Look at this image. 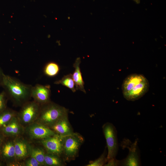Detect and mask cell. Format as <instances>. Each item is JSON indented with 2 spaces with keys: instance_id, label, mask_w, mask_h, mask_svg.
<instances>
[{
  "instance_id": "cell-1",
  "label": "cell",
  "mask_w": 166,
  "mask_h": 166,
  "mask_svg": "<svg viewBox=\"0 0 166 166\" xmlns=\"http://www.w3.org/2000/svg\"><path fill=\"white\" fill-rule=\"evenodd\" d=\"M1 85L7 96L16 105L22 106L31 98V85L24 83L16 78L4 73Z\"/></svg>"
},
{
  "instance_id": "cell-2",
  "label": "cell",
  "mask_w": 166,
  "mask_h": 166,
  "mask_svg": "<svg viewBox=\"0 0 166 166\" xmlns=\"http://www.w3.org/2000/svg\"><path fill=\"white\" fill-rule=\"evenodd\" d=\"M149 88L148 81L143 75L132 74L125 79L122 89L124 98L133 101L143 96L148 92Z\"/></svg>"
},
{
  "instance_id": "cell-3",
  "label": "cell",
  "mask_w": 166,
  "mask_h": 166,
  "mask_svg": "<svg viewBox=\"0 0 166 166\" xmlns=\"http://www.w3.org/2000/svg\"><path fill=\"white\" fill-rule=\"evenodd\" d=\"M68 110L64 107L51 101L41 105L36 122L49 128L63 117L68 115Z\"/></svg>"
},
{
  "instance_id": "cell-4",
  "label": "cell",
  "mask_w": 166,
  "mask_h": 166,
  "mask_svg": "<svg viewBox=\"0 0 166 166\" xmlns=\"http://www.w3.org/2000/svg\"><path fill=\"white\" fill-rule=\"evenodd\" d=\"M62 137L63 159L67 162L73 160L78 156L84 138L79 133L74 132Z\"/></svg>"
},
{
  "instance_id": "cell-5",
  "label": "cell",
  "mask_w": 166,
  "mask_h": 166,
  "mask_svg": "<svg viewBox=\"0 0 166 166\" xmlns=\"http://www.w3.org/2000/svg\"><path fill=\"white\" fill-rule=\"evenodd\" d=\"M41 105L34 101H28L22 106L17 117L21 125L27 126L34 122L38 116Z\"/></svg>"
},
{
  "instance_id": "cell-6",
  "label": "cell",
  "mask_w": 166,
  "mask_h": 166,
  "mask_svg": "<svg viewBox=\"0 0 166 166\" xmlns=\"http://www.w3.org/2000/svg\"><path fill=\"white\" fill-rule=\"evenodd\" d=\"M103 133L106 140L108 149L107 155V161L116 158L118 150L117 132L114 125L107 122L102 126Z\"/></svg>"
},
{
  "instance_id": "cell-7",
  "label": "cell",
  "mask_w": 166,
  "mask_h": 166,
  "mask_svg": "<svg viewBox=\"0 0 166 166\" xmlns=\"http://www.w3.org/2000/svg\"><path fill=\"white\" fill-rule=\"evenodd\" d=\"M41 142L47 153L60 157L62 155V136L56 134L41 140Z\"/></svg>"
},
{
  "instance_id": "cell-8",
  "label": "cell",
  "mask_w": 166,
  "mask_h": 166,
  "mask_svg": "<svg viewBox=\"0 0 166 166\" xmlns=\"http://www.w3.org/2000/svg\"><path fill=\"white\" fill-rule=\"evenodd\" d=\"M26 128L27 133L33 139L41 140L56 134L48 126L36 122L28 125Z\"/></svg>"
},
{
  "instance_id": "cell-9",
  "label": "cell",
  "mask_w": 166,
  "mask_h": 166,
  "mask_svg": "<svg viewBox=\"0 0 166 166\" xmlns=\"http://www.w3.org/2000/svg\"><path fill=\"white\" fill-rule=\"evenodd\" d=\"M50 87L49 85L37 84L33 86L31 91V97L33 100L40 105L51 101Z\"/></svg>"
},
{
  "instance_id": "cell-10",
  "label": "cell",
  "mask_w": 166,
  "mask_h": 166,
  "mask_svg": "<svg viewBox=\"0 0 166 166\" xmlns=\"http://www.w3.org/2000/svg\"><path fill=\"white\" fill-rule=\"evenodd\" d=\"M119 165L137 166L141 164L139 150L136 141L129 148L128 154L126 157L119 160Z\"/></svg>"
},
{
  "instance_id": "cell-11",
  "label": "cell",
  "mask_w": 166,
  "mask_h": 166,
  "mask_svg": "<svg viewBox=\"0 0 166 166\" xmlns=\"http://www.w3.org/2000/svg\"><path fill=\"white\" fill-rule=\"evenodd\" d=\"M49 128L56 133L62 136L70 134L74 132L69 121L68 115L60 119Z\"/></svg>"
},
{
  "instance_id": "cell-12",
  "label": "cell",
  "mask_w": 166,
  "mask_h": 166,
  "mask_svg": "<svg viewBox=\"0 0 166 166\" xmlns=\"http://www.w3.org/2000/svg\"><path fill=\"white\" fill-rule=\"evenodd\" d=\"M14 141L16 159L21 160L29 155V144L26 141L20 138H18Z\"/></svg>"
},
{
  "instance_id": "cell-13",
  "label": "cell",
  "mask_w": 166,
  "mask_h": 166,
  "mask_svg": "<svg viewBox=\"0 0 166 166\" xmlns=\"http://www.w3.org/2000/svg\"><path fill=\"white\" fill-rule=\"evenodd\" d=\"M80 58H77L73 65L75 70L72 75V77L75 83L76 90H79L84 93H86L84 87V83L80 68Z\"/></svg>"
},
{
  "instance_id": "cell-14",
  "label": "cell",
  "mask_w": 166,
  "mask_h": 166,
  "mask_svg": "<svg viewBox=\"0 0 166 166\" xmlns=\"http://www.w3.org/2000/svg\"><path fill=\"white\" fill-rule=\"evenodd\" d=\"M0 153L6 160H11L16 159L14 141L5 143L1 147Z\"/></svg>"
},
{
  "instance_id": "cell-15",
  "label": "cell",
  "mask_w": 166,
  "mask_h": 166,
  "mask_svg": "<svg viewBox=\"0 0 166 166\" xmlns=\"http://www.w3.org/2000/svg\"><path fill=\"white\" fill-rule=\"evenodd\" d=\"M61 157L51 154L45 153L44 160V166H64L65 161Z\"/></svg>"
},
{
  "instance_id": "cell-16",
  "label": "cell",
  "mask_w": 166,
  "mask_h": 166,
  "mask_svg": "<svg viewBox=\"0 0 166 166\" xmlns=\"http://www.w3.org/2000/svg\"><path fill=\"white\" fill-rule=\"evenodd\" d=\"M17 113L9 109H4L0 113V128L7 124L13 118L17 116Z\"/></svg>"
},
{
  "instance_id": "cell-17",
  "label": "cell",
  "mask_w": 166,
  "mask_h": 166,
  "mask_svg": "<svg viewBox=\"0 0 166 166\" xmlns=\"http://www.w3.org/2000/svg\"><path fill=\"white\" fill-rule=\"evenodd\" d=\"M29 153L30 156L35 159L41 166H44V160L45 152L42 149L33 147L29 144Z\"/></svg>"
},
{
  "instance_id": "cell-18",
  "label": "cell",
  "mask_w": 166,
  "mask_h": 166,
  "mask_svg": "<svg viewBox=\"0 0 166 166\" xmlns=\"http://www.w3.org/2000/svg\"><path fill=\"white\" fill-rule=\"evenodd\" d=\"M54 84H61L70 89L73 92L76 91L75 85L72 77V75L69 74L64 76L61 79L56 81Z\"/></svg>"
},
{
  "instance_id": "cell-19",
  "label": "cell",
  "mask_w": 166,
  "mask_h": 166,
  "mask_svg": "<svg viewBox=\"0 0 166 166\" xmlns=\"http://www.w3.org/2000/svg\"><path fill=\"white\" fill-rule=\"evenodd\" d=\"M59 65L56 63L51 62L47 63L44 69V73L48 77H53L57 75L60 71Z\"/></svg>"
},
{
  "instance_id": "cell-20",
  "label": "cell",
  "mask_w": 166,
  "mask_h": 166,
  "mask_svg": "<svg viewBox=\"0 0 166 166\" xmlns=\"http://www.w3.org/2000/svg\"><path fill=\"white\" fill-rule=\"evenodd\" d=\"M107 153L105 150L103 153L97 159L90 161L86 166H104L107 162Z\"/></svg>"
},
{
  "instance_id": "cell-21",
  "label": "cell",
  "mask_w": 166,
  "mask_h": 166,
  "mask_svg": "<svg viewBox=\"0 0 166 166\" xmlns=\"http://www.w3.org/2000/svg\"><path fill=\"white\" fill-rule=\"evenodd\" d=\"M7 96L4 91L0 93V113L6 108Z\"/></svg>"
},
{
  "instance_id": "cell-22",
  "label": "cell",
  "mask_w": 166,
  "mask_h": 166,
  "mask_svg": "<svg viewBox=\"0 0 166 166\" xmlns=\"http://www.w3.org/2000/svg\"><path fill=\"white\" fill-rule=\"evenodd\" d=\"M24 165L26 166H40L39 163L34 158L30 156L25 162Z\"/></svg>"
},
{
  "instance_id": "cell-23",
  "label": "cell",
  "mask_w": 166,
  "mask_h": 166,
  "mask_svg": "<svg viewBox=\"0 0 166 166\" xmlns=\"http://www.w3.org/2000/svg\"><path fill=\"white\" fill-rule=\"evenodd\" d=\"M107 163L105 164L104 166H119V160H117L116 158L112 159L109 160Z\"/></svg>"
},
{
  "instance_id": "cell-24",
  "label": "cell",
  "mask_w": 166,
  "mask_h": 166,
  "mask_svg": "<svg viewBox=\"0 0 166 166\" xmlns=\"http://www.w3.org/2000/svg\"><path fill=\"white\" fill-rule=\"evenodd\" d=\"M3 73H4L3 72L2 70L0 67V85H1L2 75Z\"/></svg>"
},
{
  "instance_id": "cell-25",
  "label": "cell",
  "mask_w": 166,
  "mask_h": 166,
  "mask_svg": "<svg viewBox=\"0 0 166 166\" xmlns=\"http://www.w3.org/2000/svg\"><path fill=\"white\" fill-rule=\"evenodd\" d=\"M2 138L1 135H0V153L1 152V143H2Z\"/></svg>"
},
{
  "instance_id": "cell-26",
  "label": "cell",
  "mask_w": 166,
  "mask_h": 166,
  "mask_svg": "<svg viewBox=\"0 0 166 166\" xmlns=\"http://www.w3.org/2000/svg\"><path fill=\"white\" fill-rule=\"evenodd\" d=\"M1 164H0V165Z\"/></svg>"
}]
</instances>
